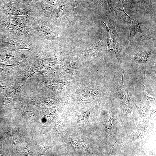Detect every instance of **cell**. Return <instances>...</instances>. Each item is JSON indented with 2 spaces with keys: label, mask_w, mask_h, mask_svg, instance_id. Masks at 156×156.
I'll return each instance as SVG.
<instances>
[{
  "label": "cell",
  "mask_w": 156,
  "mask_h": 156,
  "mask_svg": "<svg viewBox=\"0 0 156 156\" xmlns=\"http://www.w3.org/2000/svg\"><path fill=\"white\" fill-rule=\"evenodd\" d=\"M109 6L114 11L117 18L128 26L130 32V42L135 43L155 40L156 31L148 29L142 22L131 17L125 11L123 3L113 1L109 3Z\"/></svg>",
  "instance_id": "cell-1"
},
{
  "label": "cell",
  "mask_w": 156,
  "mask_h": 156,
  "mask_svg": "<svg viewBox=\"0 0 156 156\" xmlns=\"http://www.w3.org/2000/svg\"><path fill=\"white\" fill-rule=\"evenodd\" d=\"M108 15L107 21H101L105 26L107 37V51L104 60L107 54L110 51L112 50L115 53L118 61L121 63V59L126 48L117 33L116 27V20L114 14L112 13L110 11Z\"/></svg>",
  "instance_id": "cell-2"
},
{
  "label": "cell",
  "mask_w": 156,
  "mask_h": 156,
  "mask_svg": "<svg viewBox=\"0 0 156 156\" xmlns=\"http://www.w3.org/2000/svg\"><path fill=\"white\" fill-rule=\"evenodd\" d=\"M135 63L144 65L155 59V49L145 44L138 45L126 49L123 56Z\"/></svg>",
  "instance_id": "cell-3"
},
{
  "label": "cell",
  "mask_w": 156,
  "mask_h": 156,
  "mask_svg": "<svg viewBox=\"0 0 156 156\" xmlns=\"http://www.w3.org/2000/svg\"><path fill=\"white\" fill-rule=\"evenodd\" d=\"M0 33L1 34H13L28 37L32 35L30 27L21 26L13 24L5 15H0Z\"/></svg>",
  "instance_id": "cell-4"
},
{
  "label": "cell",
  "mask_w": 156,
  "mask_h": 156,
  "mask_svg": "<svg viewBox=\"0 0 156 156\" xmlns=\"http://www.w3.org/2000/svg\"><path fill=\"white\" fill-rule=\"evenodd\" d=\"M27 4L4 1L0 4V15L9 16L25 15L30 12Z\"/></svg>",
  "instance_id": "cell-5"
},
{
  "label": "cell",
  "mask_w": 156,
  "mask_h": 156,
  "mask_svg": "<svg viewBox=\"0 0 156 156\" xmlns=\"http://www.w3.org/2000/svg\"><path fill=\"white\" fill-rule=\"evenodd\" d=\"M58 0H33L29 6L30 12L47 13L53 10L57 5Z\"/></svg>",
  "instance_id": "cell-6"
},
{
  "label": "cell",
  "mask_w": 156,
  "mask_h": 156,
  "mask_svg": "<svg viewBox=\"0 0 156 156\" xmlns=\"http://www.w3.org/2000/svg\"><path fill=\"white\" fill-rule=\"evenodd\" d=\"M32 34L49 38H55L58 36L57 33L46 26L42 25L36 24L32 21L30 27Z\"/></svg>",
  "instance_id": "cell-7"
},
{
  "label": "cell",
  "mask_w": 156,
  "mask_h": 156,
  "mask_svg": "<svg viewBox=\"0 0 156 156\" xmlns=\"http://www.w3.org/2000/svg\"><path fill=\"white\" fill-rule=\"evenodd\" d=\"M124 70L123 68L118 67L117 68L114 78V83L121 97L128 96L124 86L123 77Z\"/></svg>",
  "instance_id": "cell-8"
},
{
  "label": "cell",
  "mask_w": 156,
  "mask_h": 156,
  "mask_svg": "<svg viewBox=\"0 0 156 156\" xmlns=\"http://www.w3.org/2000/svg\"><path fill=\"white\" fill-rule=\"evenodd\" d=\"M6 16L11 23L17 26H28L30 27L32 24V21L28 14L25 15Z\"/></svg>",
  "instance_id": "cell-9"
},
{
  "label": "cell",
  "mask_w": 156,
  "mask_h": 156,
  "mask_svg": "<svg viewBox=\"0 0 156 156\" xmlns=\"http://www.w3.org/2000/svg\"><path fill=\"white\" fill-rule=\"evenodd\" d=\"M141 10L146 13L155 14L156 0H140Z\"/></svg>",
  "instance_id": "cell-10"
},
{
  "label": "cell",
  "mask_w": 156,
  "mask_h": 156,
  "mask_svg": "<svg viewBox=\"0 0 156 156\" xmlns=\"http://www.w3.org/2000/svg\"><path fill=\"white\" fill-rule=\"evenodd\" d=\"M103 40L101 37L99 41L96 43H94L86 49L85 52L86 54L92 55L97 53L100 50L103 45L102 44Z\"/></svg>",
  "instance_id": "cell-11"
},
{
  "label": "cell",
  "mask_w": 156,
  "mask_h": 156,
  "mask_svg": "<svg viewBox=\"0 0 156 156\" xmlns=\"http://www.w3.org/2000/svg\"><path fill=\"white\" fill-rule=\"evenodd\" d=\"M67 2L65 1L60 3L56 12L57 17H60L63 15L67 7Z\"/></svg>",
  "instance_id": "cell-12"
},
{
  "label": "cell",
  "mask_w": 156,
  "mask_h": 156,
  "mask_svg": "<svg viewBox=\"0 0 156 156\" xmlns=\"http://www.w3.org/2000/svg\"><path fill=\"white\" fill-rule=\"evenodd\" d=\"M98 4L103 8L107 9L108 5L109 6V2L108 0H95Z\"/></svg>",
  "instance_id": "cell-13"
},
{
  "label": "cell",
  "mask_w": 156,
  "mask_h": 156,
  "mask_svg": "<svg viewBox=\"0 0 156 156\" xmlns=\"http://www.w3.org/2000/svg\"><path fill=\"white\" fill-rule=\"evenodd\" d=\"M134 0H115V1L123 3L125 5H129L131 7L133 4V2Z\"/></svg>",
  "instance_id": "cell-14"
},
{
  "label": "cell",
  "mask_w": 156,
  "mask_h": 156,
  "mask_svg": "<svg viewBox=\"0 0 156 156\" xmlns=\"http://www.w3.org/2000/svg\"><path fill=\"white\" fill-rule=\"evenodd\" d=\"M23 116L27 118H29L33 116L34 113L31 112L25 111L23 113Z\"/></svg>",
  "instance_id": "cell-15"
},
{
  "label": "cell",
  "mask_w": 156,
  "mask_h": 156,
  "mask_svg": "<svg viewBox=\"0 0 156 156\" xmlns=\"http://www.w3.org/2000/svg\"><path fill=\"white\" fill-rule=\"evenodd\" d=\"M42 148H43L42 154H43L44 152L49 148H51L52 147H51L50 145L48 144L43 145H42Z\"/></svg>",
  "instance_id": "cell-16"
},
{
  "label": "cell",
  "mask_w": 156,
  "mask_h": 156,
  "mask_svg": "<svg viewBox=\"0 0 156 156\" xmlns=\"http://www.w3.org/2000/svg\"><path fill=\"white\" fill-rule=\"evenodd\" d=\"M76 2H77V0H74Z\"/></svg>",
  "instance_id": "cell-17"
},
{
  "label": "cell",
  "mask_w": 156,
  "mask_h": 156,
  "mask_svg": "<svg viewBox=\"0 0 156 156\" xmlns=\"http://www.w3.org/2000/svg\"><path fill=\"white\" fill-rule=\"evenodd\" d=\"M1 0H0V1Z\"/></svg>",
  "instance_id": "cell-18"
}]
</instances>
